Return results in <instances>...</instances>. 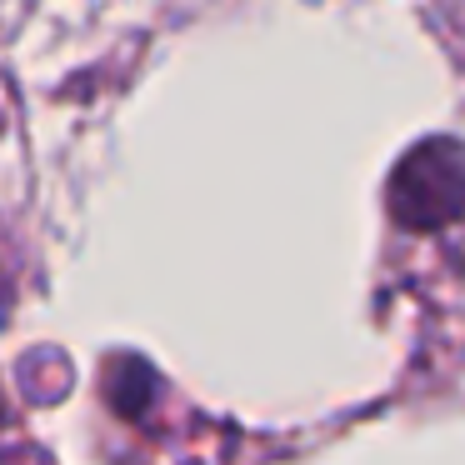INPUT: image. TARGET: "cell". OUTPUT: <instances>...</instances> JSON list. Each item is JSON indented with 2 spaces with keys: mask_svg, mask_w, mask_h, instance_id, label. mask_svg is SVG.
Masks as SVG:
<instances>
[{
  "mask_svg": "<svg viewBox=\"0 0 465 465\" xmlns=\"http://www.w3.org/2000/svg\"><path fill=\"white\" fill-rule=\"evenodd\" d=\"M391 211L411 231H435V225H450L455 215H465V145H415L391 175Z\"/></svg>",
  "mask_w": 465,
  "mask_h": 465,
  "instance_id": "1",
  "label": "cell"
}]
</instances>
